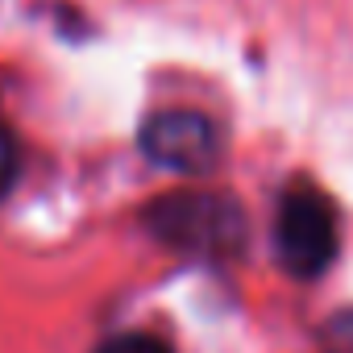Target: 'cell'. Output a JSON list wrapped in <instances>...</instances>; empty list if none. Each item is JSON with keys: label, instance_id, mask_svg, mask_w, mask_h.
<instances>
[{"label": "cell", "instance_id": "cell-2", "mask_svg": "<svg viewBox=\"0 0 353 353\" xmlns=\"http://www.w3.org/2000/svg\"><path fill=\"white\" fill-rule=\"evenodd\" d=\"M279 254L291 274L316 279L336 254V216L316 188H291L279 204Z\"/></svg>", "mask_w": 353, "mask_h": 353}, {"label": "cell", "instance_id": "cell-3", "mask_svg": "<svg viewBox=\"0 0 353 353\" xmlns=\"http://www.w3.org/2000/svg\"><path fill=\"white\" fill-rule=\"evenodd\" d=\"M141 150L150 162H158L166 170L204 174L221 162L225 137L212 125V117L192 112V108H170V112H154L141 125Z\"/></svg>", "mask_w": 353, "mask_h": 353}, {"label": "cell", "instance_id": "cell-4", "mask_svg": "<svg viewBox=\"0 0 353 353\" xmlns=\"http://www.w3.org/2000/svg\"><path fill=\"white\" fill-rule=\"evenodd\" d=\"M17 174H21V145H17L13 129L0 121V196H9V192H13Z\"/></svg>", "mask_w": 353, "mask_h": 353}, {"label": "cell", "instance_id": "cell-5", "mask_svg": "<svg viewBox=\"0 0 353 353\" xmlns=\"http://www.w3.org/2000/svg\"><path fill=\"white\" fill-rule=\"evenodd\" d=\"M96 353H170L158 336H145V332H121L112 341H104Z\"/></svg>", "mask_w": 353, "mask_h": 353}, {"label": "cell", "instance_id": "cell-1", "mask_svg": "<svg viewBox=\"0 0 353 353\" xmlns=\"http://www.w3.org/2000/svg\"><path fill=\"white\" fill-rule=\"evenodd\" d=\"M145 221L162 241L196 254H229L233 245H241L245 233L237 204H229L225 196H196V192L162 196Z\"/></svg>", "mask_w": 353, "mask_h": 353}]
</instances>
